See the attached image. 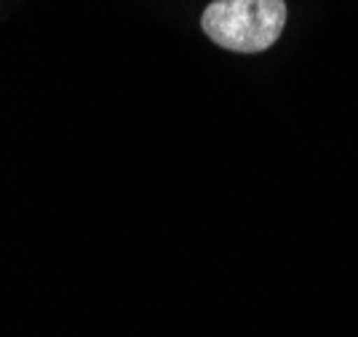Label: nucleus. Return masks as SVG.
Masks as SVG:
<instances>
[{
	"mask_svg": "<svg viewBox=\"0 0 358 337\" xmlns=\"http://www.w3.org/2000/svg\"><path fill=\"white\" fill-rule=\"evenodd\" d=\"M286 25L284 0H214L203 11V29L230 51H265Z\"/></svg>",
	"mask_w": 358,
	"mask_h": 337,
	"instance_id": "nucleus-1",
	"label": "nucleus"
}]
</instances>
